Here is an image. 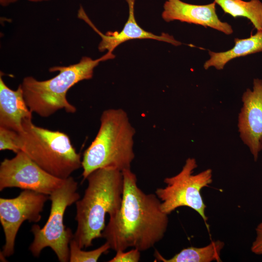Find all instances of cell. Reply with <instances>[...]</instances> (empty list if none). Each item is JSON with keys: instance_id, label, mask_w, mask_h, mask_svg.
Instances as JSON below:
<instances>
[{"instance_id": "cell-9", "label": "cell", "mask_w": 262, "mask_h": 262, "mask_svg": "<svg viewBox=\"0 0 262 262\" xmlns=\"http://www.w3.org/2000/svg\"><path fill=\"white\" fill-rule=\"evenodd\" d=\"M65 180L45 171L23 151L11 159H4L0 165V191L16 187L49 196Z\"/></svg>"}, {"instance_id": "cell-18", "label": "cell", "mask_w": 262, "mask_h": 262, "mask_svg": "<svg viewBox=\"0 0 262 262\" xmlns=\"http://www.w3.org/2000/svg\"><path fill=\"white\" fill-rule=\"evenodd\" d=\"M22 147L20 134L17 131L0 127V150H9L17 153Z\"/></svg>"}, {"instance_id": "cell-11", "label": "cell", "mask_w": 262, "mask_h": 262, "mask_svg": "<svg viewBox=\"0 0 262 262\" xmlns=\"http://www.w3.org/2000/svg\"><path fill=\"white\" fill-rule=\"evenodd\" d=\"M216 5L214 1L197 5L181 0H166L164 4L162 17L167 22L178 20L208 27L227 35L232 34L233 31L231 26L219 18Z\"/></svg>"}, {"instance_id": "cell-5", "label": "cell", "mask_w": 262, "mask_h": 262, "mask_svg": "<svg viewBox=\"0 0 262 262\" xmlns=\"http://www.w3.org/2000/svg\"><path fill=\"white\" fill-rule=\"evenodd\" d=\"M23 128L21 151L48 173L64 180L82 166L81 155L65 133L35 126L32 120Z\"/></svg>"}, {"instance_id": "cell-10", "label": "cell", "mask_w": 262, "mask_h": 262, "mask_svg": "<svg viewBox=\"0 0 262 262\" xmlns=\"http://www.w3.org/2000/svg\"><path fill=\"white\" fill-rule=\"evenodd\" d=\"M242 101L238 117L240 136L257 161L262 150V80L254 79L252 90H246Z\"/></svg>"}, {"instance_id": "cell-12", "label": "cell", "mask_w": 262, "mask_h": 262, "mask_svg": "<svg viewBox=\"0 0 262 262\" xmlns=\"http://www.w3.org/2000/svg\"><path fill=\"white\" fill-rule=\"evenodd\" d=\"M136 0H126L129 7V16L123 29L119 32H107L103 34L100 32L91 22L82 6L80 7L78 16L84 20L101 36L102 40L98 49L100 51L107 50L113 52V50L121 44L131 40L137 39H150L170 43L177 46L181 43L176 40L173 36L167 33H162L157 35L145 31L137 23L134 15V5Z\"/></svg>"}, {"instance_id": "cell-17", "label": "cell", "mask_w": 262, "mask_h": 262, "mask_svg": "<svg viewBox=\"0 0 262 262\" xmlns=\"http://www.w3.org/2000/svg\"><path fill=\"white\" fill-rule=\"evenodd\" d=\"M111 249L109 245L105 242L97 249L85 251L82 250L73 238L69 243L70 262H96L101 255Z\"/></svg>"}, {"instance_id": "cell-8", "label": "cell", "mask_w": 262, "mask_h": 262, "mask_svg": "<svg viewBox=\"0 0 262 262\" xmlns=\"http://www.w3.org/2000/svg\"><path fill=\"white\" fill-rule=\"evenodd\" d=\"M49 196L24 190L14 198H0V222L5 235V244L0 253L5 258L15 252V240L22 224L26 220L38 222L41 213Z\"/></svg>"}, {"instance_id": "cell-21", "label": "cell", "mask_w": 262, "mask_h": 262, "mask_svg": "<svg viewBox=\"0 0 262 262\" xmlns=\"http://www.w3.org/2000/svg\"><path fill=\"white\" fill-rule=\"evenodd\" d=\"M18 0H0V5L3 7L7 6L9 5L15 3Z\"/></svg>"}, {"instance_id": "cell-6", "label": "cell", "mask_w": 262, "mask_h": 262, "mask_svg": "<svg viewBox=\"0 0 262 262\" xmlns=\"http://www.w3.org/2000/svg\"><path fill=\"white\" fill-rule=\"evenodd\" d=\"M77 190L78 182L70 176L49 196L51 207L47 222L42 228L37 224L31 228L34 238L29 249L33 256L39 257L49 247L60 262H69V243L74 234L66 227L64 219L66 209L80 198Z\"/></svg>"}, {"instance_id": "cell-22", "label": "cell", "mask_w": 262, "mask_h": 262, "mask_svg": "<svg viewBox=\"0 0 262 262\" xmlns=\"http://www.w3.org/2000/svg\"><path fill=\"white\" fill-rule=\"evenodd\" d=\"M28 0L32 2H41V1H48L49 0Z\"/></svg>"}, {"instance_id": "cell-19", "label": "cell", "mask_w": 262, "mask_h": 262, "mask_svg": "<svg viewBox=\"0 0 262 262\" xmlns=\"http://www.w3.org/2000/svg\"><path fill=\"white\" fill-rule=\"evenodd\" d=\"M140 258V251L133 248L130 251H118L109 262H138Z\"/></svg>"}, {"instance_id": "cell-3", "label": "cell", "mask_w": 262, "mask_h": 262, "mask_svg": "<svg viewBox=\"0 0 262 262\" xmlns=\"http://www.w3.org/2000/svg\"><path fill=\"white\" fill-rule=\"evenodd\" d=\"M100 119L98 133L83 154V180L99 168L130 169L135 157V131L127 113L121 109H109L102 112Z\"/></svg>"}, {"instance_id": "cell-15", "label": "cell", "mask_w": 262, "mask_h": 262, "mask_svg": "<svg viewBox=\"0 0 262 262\" xmlns=\"http://www.w3.org/2000/svg\"><path fill=\"white\" fill-rule=\"evenodd\" d=\"M225 245L223 242L212 241L206 246L201 247H189L182 249L172 258L167 259L155 250V260L163 262H220V255Z\"/></svg>"}, {"instance_id": "cell-13", "label": "cell", "mask_w": 262, "mask_h": 262, "mask_svg": "<svg viewBox=\"0 0 262 262\" xmlns=\"http://www.w3.org/2000/svg\"><path fill=\"white\" fill-rule=\"evenodd\" d=\"M32 112L25 101L19 85L16 90L10 89L0 76V127L23 131L25 122L32 120Z\"/></svg>"}, {"instance_id": "cell-16", "label": "cell", "mask_w": 262, "mask_h": 262, "mask_svg": "<svg viewBox=\"0 0 262 262\" xmlns=\"http://www.w3.org/2000/svg\"><path fill=\"white\" fill-rule=\"evenodd\" d=\"M224 12L249 19L257 31L262 30V2L260 0H213Z\"/></svg>"}, {"instance_id": "cell-14", "label": "cell", "mask_w": 262, "mask_h": 262, "mask_svg": "<svg viewBox=\"0 0 262 262\" xmlns=\"http://www.w3.org/2000/svg\"><path fill=\"white\" fill-rule=\"evenodd\" d=\"M234 46L225 51L215 52L209 50L210 58L204 64L205 69L214 67L217 70H222L226 65L231 60L262 51V30L250 37L234 40Z\"/></svg>"}, {"instance_id": "cell-4", "label": "cell", "mask_w": 262, "mask_h": 262, "mask_svg": "<svg viewBox=\"0 0 262 262\" xmlns=\"http://www.w3.org/2000/svg\"><path fill=\"white\" fill-rule=\"evenodd\" d=\"M115 57L110 51L95 60L82 57L77 64L50 68V72L59 71V73L47 80L38 81L32 76L25 77L20 85L27 106L32 113L44 117L61 109L67 113H75L76 108L66 98L68 90L78 82L91 79L94 68L100 62Z\"/></svg>"}, {"instance_id": "cell-2", "label": "cell", "mask_w": 262, "mask_h": 262, "mask_svg": "<svg viewBox=\"0 0 262 262\" xmlns=\"http://www.w3.org/2000/svg\"><path fill=\"white\" fill-rule=\"evenodd\" d=\"M84 195L76 203L77 227L73 238L82 249L102 237L105 216H114L119 210L124 190L122 171L112 167L98 169L87 177Z\"/></svg>"}, {"instance_id": "cell-20", "label": "cell", "mask_w": 262, "mask_h": 262, "mask_svg": "<svg viewBox=\"0 0 262 262\" xmlns=\"http://www.w3.org/2000/svg\"><path fill=\"white\" fill-rule=\"evenodd\" d=\"M256 237L251 247L253 253L262 255V221L256 228Z\"/></svg>"}, {"instance_id": "cell-1", "label": "cell", "mask_w": 262, "mask_h": 262, "mask_svg": "<svg viewBox=\"0 0 262 262\" xmlns=\"http://www.w3.org/2000/svg\"><path fill=\"white\" fill-rule=\"evenodd\" d=\"M122 173L124 190L121 206L110 217L102 237L116 252L129 247L145 251L163 238L168 214L162 211L156 194H146L138 187L136 176L131 169Z\"/></svg>"}, {"instance_id": "cell-7", "label": "cell", "mask_w": 262, "mask_h": 262, "mask_svg": "<svg viewBox=\"0 0 262 262\" xmlns=\"http://www.w3.org/2000/svg\"><path fill=\"white\" fill-rule=\"evenodd\" d=\"M197 166L196 159L188 158L181 170L171 177L165 178L164 188H159L155 194L161 200L162 211L167 214L180 207H188L196 212L209 229L205 213L206 206L201 191L212 182V171L210 169L193 175Z\"/></svg>"}]
</instances>
